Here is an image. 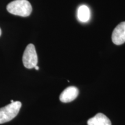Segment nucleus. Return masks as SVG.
<instances>
[{
	"label": "nucleus",
	"instance_id": "6e6552de",
	"mask_svg": "<svg viewBox=\"0 0 125 125\" xmlns=\"http://www.w3.org/2000/svg\"><path fill=\"white\" fill-rule=\"evenodd\" d=\"M34 68H35V70H39V68H39V67H38V66H37V65H36V66H35V67H34Z\"/></svg>",
	"mask_w": 125,
	"mask_h": 125
},
{
	"label": "nucleus",
	"instance_id": "f03ea898",
	"mask_svg": "<svg viewBox=\"0 0 125 125\" xmlns=\"http://www.w3.org/2000/svg\"><path fill=\"white\" fill-rule=\"evenodd\" d=\"M21 107L20 101H14L0 108V124L8 122L15 118L19 112Z\"/></svg>",
	"mask_w": 125,
	"mask_h": 125
},
{
	"label": "nucleus",
	"instance_id": "1a4fd4ad",
	"mask_svg": "<svg viewBox=\"0 0 125 125\" xmlns=\"http://www.w3.org/2000/svg\"><path fill=\"white\" fill-rule=\"evenodd\" d=\"M1 33H2V31H1V28H0V36L1 35Z\"/></svg>",
	"mask_w": 125,
	"mask_h": 125
},
{
	"label": "nucleus",
	"instance_id": "39448f33",
	"mask_svg": "<svg viewBox=\"0 0 125 125\" xmlns=\"http://www.w3.org/2000/svg\"><path fill=\"white\" fill-rule=\"evenodd\" d=\"M79 94L76 87L69 86L65 88L60 95V100L62 103H70L76 99Z\"/></svg>",
	"mask_w": 125,
	"mask_h": 125
},
{
	"label": "nucleus",
	"instance_id": "0eeeda50",
	"mask_svg": "<svg viewBox=\"0 0 125 125\" xmlns=\"http://www.w3.org/2000/svg\"><path fill=\"white\" fill-rule=\"evenodd\" d=\"M90 18V9L87 6L81 5L78 10V18L81 22H87Z\"/></svg>",
	"mask_w": 125,
	"mask_h": 125
},
{
	"label": "nucleus",
	"instance_id": "20e7f679",
	"mask_svg": "<svg viewBox=\"0 0 125 125\" xmlns=\"http://www.w3.org/2000/svg\"><path fill=\"white\" fill-rule=\"evenodd\" d=\"M112 41L116 45H122L125 42V21L119 24L114 30Z\"/></svg>",
	"mask_w": 125,
	"mask_h": 125
},
{
	"label": "nucleus",
	"instance_id": "423d86ee",
	"mask_svg": "<svg viewBox=\"0 0 125 125\" xmlns=\"http://www.w3.org/2000/svg\"><path fill=\"white\" fill-rule=\"evenodd\" d=\"M88 125H112L109 119L104 114L98 113L87 121Z\"/></svg>",
	"mask_w": 125,
	"mask_h": 125
},
{
	"label": "nucleus",
	"instance_id": "9d476101",
	"mask_svg": "<svg viewBox=\"0 0 125 125\" xmlns=\"http://www.w3.org/2000/svg\"><path fill=\"white\" fill-rule=\"evenodd\" d=\"M14 102V101L13 100H10V103H13Z\"/></svg>",
	"mask_w": 125,
	"mask_h": 125
},
{
	"label": "nucleus",
	"instance_id": "7ed1b4c3",
	"mask_svg": "<svg viewBox=\"0 0 125 125\" xmlns=\"http://www.w3.org/2000/svg\"><path fill=\"white\" fill-rule=\"evenodd\" d=\"M23 63L24 66L28 69H31L37 65L38 56L35 46L32 43L29 44L26 47L23 55Z\"/></svg>",
	"mask_w": 125,
	"mask_h": 125
},
{
	"label": "nucleus",
	"instance_id": "f257e3e1",
	"mask_svg": "<svg viewBox=\"0 0 125 125\" xmlns=\"http://www.w3.org/2000/svg\"><path fill=\"white\" fill-rule=\"evenodd\" d=\"M7 9L12 15L27 17L32 12V7L27 0H15L8 4Z\"/></svg>",
	"mask_w": 125,
	"mask_h": 125
}]
</instances>
